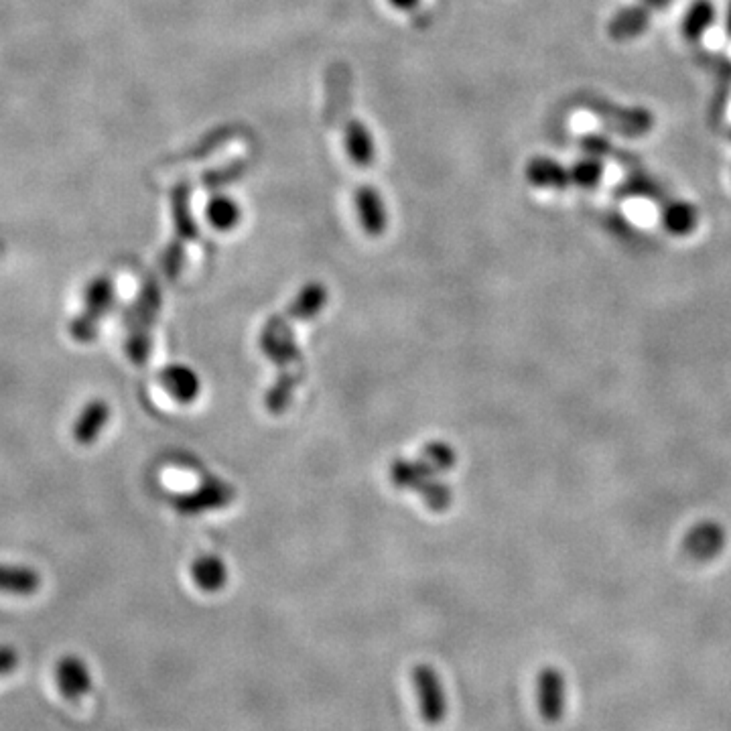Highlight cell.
Listing matches in <instances>:
<instances>
[{
  "instance_id": "cell-1",
  "label": "cell",
  "mask_w": 731,
  "mask_h": 731,
  "mask_svg": "<svg viewBox=\"0 0 731 731\" xmlns=\"http://www.w3.org/2000/svg\"><path fill=\"white\" fill-rule=\"evenodd\" d=\"M163 305V295L155 279H147L132 301V305L124 311L122 323L126 327L124 350L132 364L145 366L153 352V325Z\"/></svg>"
},
{
  "instance_id": "cell-2",
  "label": "cell",
  "mask_w": 731,
  "mask_h": 731,
  "mask_svg": "<svg viewBox=\"0 0 731 731\" xmlns=\"http://www.w3.org/2000/svg\"><path fill=\"white\" fill-rule=\"evenodd\" d=\"M295 321L297 319L289 311L269 319L260 334V348L277 366L279 374H293L303 378L305 366L301 352L295 344V331H293Z\"/></svg>"
},
{
  "instance_id": "cell-3",
  "label": "cell",
  "mask_w": 731,
  "mask_h": 731,
  "mask_svg": "<svg viewBox=\"0 0 731 731\" xmlns=\"http://www.w3.org/2000/svg\"><path fill=\"white\" fill-rule=\"evenodd\" d=\"M116 301V287L108 275L92 279L84 291V311L70 323V334L80 344H90L100 334V323Z\"/></svg>"
},
{
  "instance_id": "cell-4",
  "label": "cell",
  "mask_w": 731,
  "mask_h": 731,
  "mask_svg": "<svg viewBox=\"0 0 731 731\" xmlns=\"http://www.w3.org/2000/svg\"><path fill=\"white\" fill-rule=\"evenodd\" d=\"M413 685L421 719L427 725H441L447 717V695L439 673L431 664H417L413 669Z\"/></svg>"
},
{
  "instance_id": "cell-5",
  "label": "cell",
  "mask_w": 731,
  "mask_h": 731,
  "mask_svg": "<svg viewBox=\"0 0 731 731\" xmlns=\"http://www.w3.org/2000/svg\"><path fill=\"white\" fill-rule=\"evenodd\" d=\"M234 498H236V490L230 484H226L218 478H208L195 490L175 496L173 508L183 516H197V514H204L210 510H222V508L230 506L234 502Z\"/></svg>"
},
{
  "instance_id": "cell-6",
  "label": "cell",
  "mask_w": 731,
  "mask_h": 731,
  "mask_svg": "<svg viewBox=\"0 0 731 731\" xmlns=\"http://www.w3.org/2000/svg\"><path fill=\"white\" fill-rule=\"evenodd\" d=\"M725 543L727 533L719 522L701 520L687 530L683 549L695 561H711L725 549Z\"/></svg>"
},
{
  "instance_id": "cell-7",
  "label": "cell",
  "mask_w": 731,
  "mask_h": 731,
  "mask_svg": "<svg viewBox=\"0 0 731 731\" xmlns=\"http://www.w3.org/2000/svg\"><path fill=\"white\" fill-rule=\"evenodd\" d=\"M55 683L68 701H80L92 691V675L84 658L65 654L55 664Z\"/></svg>"
},
{
  "instance_id": "cell-8",
  "label": "cell",
  "mask_w": 731,
  "mask_h": 731,
  "mask_svg": "<svg viewBox=\"0 0 731 731\" xmlns=\"http://www.w3.org/2000/svg\"><path fill=\"white\" fill-rule=\"evenodd\" d=\"M325 80H327L325 82V88H327L325 120H327V124L336 126L348 114V108L352 104V98H350L352 74H350L346 63H334L327 70Z\"/></svg>"
},
{
  "instance_id": "cell-9",
  "label": "cell",
  "mask_w": 731,
  "mask_h": 731,
  "mask_svg": "<svg viewBox=\"0 0 731 731\" xmlns=\"http://www.w3.org/2000/svg\"><path fill=\"white\" fill-rule=\"evenodd\" d=\"M652 25V11L638 5H626L618 9L612 19L608 21V35L618 43H630L646 35V31Z\"/></svg>"
},
{
  "instance_id": "cell-10",
  "label": "cell",
  "mask_w": 731,
  "mask_h": 731,
  "mask_svg": "<svg viewBox=\"0 0 731 731\" xmlns=\"http://www.w3.org/2000/svg\"><path fill=\"white\" fill-rule=\"evenodd\" d=\"M159 382L167 390L169 396H173L177 403L189 405L199 398L202 392V382L199 376L183 364H169L159 372Z\"/></svg>"
},
{
  "instance_id": "cell-11",
  "label": "cell",
  "mask_w": 731,
  "mask_h": 731,
  "mask_svg": "<svg viewBox=\"0 0 731 731\" xmlns=\"http://www.w3.org/2000/svg\"><path fill=\"white\" fill-rule=\"evenodd\" d=\"M354 204L358 210V218L368 236H382L388 224L386 208L380 197V191L370 185H362L354 193Z\"/></svg>"
},
{
  "instance_id": "cell-12",
  "label": "cell",
  "mask_w": 731,
  "mask_h": 731,
  "mask_svg": "<svg viewBox=\"0 0 731 731\" xmlns=\"http://www.w3.org/2000/svg\"><path fill=\"white\" fill-rule=\"evenodd\" d=\"M524 175L528 179V183L539 189H555V191H563L571 185V177H569V167H565L563 163H559L553 157H533L526 163Z\"/></svg>"
},
{
  "instance_id": "cell-13",
  "label": "cell",
  "mask_w": 731,
  "mask_h": 731,
  "mask_svg": "<svg viewBox=\"0 0 731 731\" xmlns=\"http://www.w3.org/2000/svg\"><path fill=\"white\" fill-rule=\"evenodd\" d=\"M108 421H110V405L104 398H94V401L86 403L74 423L76 443L82 447L94 445L102 435V431L106 429Z\"/></svg>"
},
{
  "instance_id": "cell-14",
  "label": "cell",
  "mask_w": 731,
  "mask_h": 731,
  "mask_svg": "<svg viewBox=\"0 0 731 731\" xmlns=\"http://www.w3.org/2000/svg\"><path fill=\"white\" fill-rule=\"evenodd\" d=\"M699 220H701V214H699L697 206L691 204L689 199H671L669 204L662 206V212H660L662 228L677 238H685V236L693 234L699 226Z\"/></svg>"
},
{
  "instance_id": "cell-15",
  "label": "cell",
  "mask_w": 731,
  "mask_h": 731,
  "mask_svg": "<svg viewBox=\"0 0 731 731\" xmlns=\"http://www.w3.org/2000/svg\"><path fill=\"white\" fill-rule=\"evenodd\" d=\"M717 19H719V11L713 0H691L689 7L685 9V13L681 17V25H679L681 35L689 43H697L711 31V27L717 23Z\"/></svg>"
},
{
  "instance_id": "cell-16",
  "label": "cell",
  "mask_w": 731,
  "mask_h": 731,
  "mask_svg": "<svg viewBox=\"0 0 731 731\" xmlns=\"http://www.w3.org/2000/svg\"><path fill=\"white\" fill-rule=\"evenodd\" d=\"M435 476L439 474L433 472L421 457L417 461L394 459L390 468V478L396 488L413 490L417 494H421L435 480Z\"/></svg>"
},
{
  "instance_id": "cell-17",
  "label": "cell",
  "mask_w": 731,
  "mask_h": 731,
  "mask_svg": "<svg viewBox=\"0 0 731 731\" xmlns=\"http://www.w3.org/2000/svg\"><path fill=\"white\" fill-rule=\"evenodd\" d=\"M346 151L356 167H370L376 159V143L362 120H348L344 126Z\"/></svg>"
},
{
  "instance_id": "cell-18",
  "label": "cell",
  "mask_w": 731,
  "mask_h": 731,
  "mask_svg": "<svg viewBox=\"0 0 731 731\" xmlns=\"http://www.w3.org/2000/svg\"><path fill=\"white\" fill-rule=\"evenodd\" d=\"M171 216L175 224V242L187 244L191 240L199 238V228L193 220L191 208H189V185L179 183L171 193Z\"/></svg>"
},
{
  "instance_id": "cell-19",
  "label": "cell",
  "mask_w": 731,
  "mask_h": 731,
  "mask_svg": "<svg viewBox=\"0 0 731 731\" xmlns=\"http://www.w3.org/2000/svg\"><path fill=\"white\" fill-rule=\"evenodd\" d=\"M191 579L202 591L218 593L226 587L228 569L220 557L204 555L191 563Z\"/></svg>"
},
{
  "instance_id": "cell-20",
  "label": "cell",
  "mask_w": 731,
  "mask_h": 731,
  "mask_svg": "<svg viewBox=\"0 0 731 731\" xmlns=\"http://www.w3.org/2000/svg\"><path fill=\"white\" fill-rule=\"evenodd\" d=\"M41 587V575L25 565L0 563V593L33 595Z\"/></svg>"
},
{
  "instance_id": "cell-21",
  "label": "cell",
  "mask_w": 731,
  "mask_h": 731,
  "mask_svg": "<svg viewBox=\"0 0 731 731\" xmlns=\"http://www.w3.org/2000/svg\"><path fill=\"white\" fill-rule=\"evenodd\" d=\"M539 707L547 721H555L563 707V677L555 669H545L539 677Z\"/></svg>"
},
{
  "instance_id": "cell-22",
  "label": "cell",
  "mask_w": 731,
  "mask_h": 731,
  "mask_svg": "<svg viewBox=\"0 0 731 731\" xmlns=\"http://www.w3.org/2000/svg\"><path fill=\"white\" fill-rule=\"evenodd\" d=\"M327 299H329L327 287H323L321 283H309L299 291V295L287 307V311L297 321H309L323 311V307L327 305Z\"/></svg>"
},
{
  "instance_id": "cell-23",
  "label": "cell",
  "mask_w": 731,
  "mask_h": 731,
  "mask_svg": "<svg viewBox=\"0 0 731 731\" xmlns=\"http://www.w3.org/2000/svg\"><path fill=\"white\" fill-rule=\"evenodd\" d=\"M604 175H606V165H604L602 157L585 153L573 165H569L571 185H575L579 189H595L602 183Z\"/></svg>"
},
{
  "instance_id": "cell-24",
  "label": "cell",
  "mask_w": 731,
  "mask_h": 731,
  "mask_svg": "<svg viewBox=\"0 0 731 731\" xmlns=\"http://www.w3.org/2000/svg\"><path fill=\"white\" fill-rule=\"evenodd\" d=\"M206 218L218 232H230L238 226L242 214H240V208H238V204L234 202L232 197L218 195L208 204Z\"/></svg>"
},
{
  "instance_id": "cell-25",
  "label": "cell",
  "mask_w": 731,
  "mask_h": 731,
  "mask_svg": "<svg viewBox=\"0 0 731 731\" xmlns=\"http://www.w3.org/2000/svg\"><path fill=\"white\" fill-rule=\"evenodd\" d=\"M421 459L429 465V468L437 474H443V472H449L453 465L457 463V455L455 451L443 443V441H433L429 443L423 453H421Z\"/></svg>"
},
{
  "instance_id": "cell-26",
  "label": "cell",
  "mask_w": 731,
  "mask_h": 731,
  "mask_svg": "<svg viewBox=\"0 0 731 731\" xmlns=\"http://www.w3.org/2000/svg\"><path fill=\"white\" fill-rule=\"evenodd\" d=\"M246 171H248V163L246 161H234V163H230L226 167H220V169H214V171L206 173L204 175V185L210 187V189L224 187L228 183L238 181Z\"/></svg>"
},
{
  "instance_id": "cell-27",
  "label": "cell",
  "mask_w": 731,
  "mask_h": 731,
  "mask_svg": "<svg viewBox=\"0 0 731 731\" xmlns=\"http://www.w3.org/2000/svg\"><path fill=\"white\" fill-rule=\"evenodd\" d=\"M183 264H185V246L171 240L169 246L161 254V269H163L165 277L175 281L183 271Z\"/></svg>"
},
{
  "instance_id": "cell-28",
  "label": "cell",
  "mask_w": 731,
  "mask_h": 731,
  "mask_svg": "<svg viewBox=\"0 0 731 731\" xmlns=\"http://www.w3.org/2000/svg\"><path fill=\"white\" fill-rule=\"evenodd\" d=\"M19 660H21V656L13 646L0 644V677H7L11 673H15L19 667Z\"/></svg>"
},
{
  "instance_id": "cell-29",
  "label": "cell",
  "mask_w": 731,
  "mask_h": 731,
  "mask_svg": "<svg viewBox=\"0 0 731 731\" xmlns=\"http://www.w3.org/2000/svg\"><path fill=\"white\" fill-rule=\"evenodd\" d=\"M583 149L587 155H595V157H602L610 151V143L602 137H589L583 141Z\"/></svg>"
},
{
  "instance_id": "cell-30",
  "label": "cell",
  "mask_w": 731,
  "mask_h": 731,
  "mask_svg": "<svg viewBox=\"0 0 731 731\" xmlns=\"http://www.w3.org/2000/svg\"><path fill=\"white\" fill-rule=\"evenodd\" d=\"M388 3L398 11H413L419 7L421 0H388Z\"/></svg>"
},
{
  "instance_id": "cell-31",
  "label": "cell",
  "mask_w": 731,
  "mask_h": 731,
  "mask_svg": "<svg viewBox=\"0 0 731 731\" xmlns=\"http://www.w3.org/2000/svg\"><path fill=\"white\" fill-rule=\"evenodd\" d=\"M640 3H642L644 7H648L650 11H662V9L671 7V5L675 3V0H640Z\"/></svg>"
},
{
  "instance_id": "cell-32",
  "label": "cell",
  "mask_w": 731,
  "mask_h": 731,
  "mask_svg": "<svg viewBox=\"0 0 731 731\" xmlns=\"http://www.w3.org/2000/svg\"><path fill=\"white\" fill-rule=\"evenodd\" d=\"M723 27H725V33L731 37V0H727V5L723 9Z\"/></svg>"
}]
</instances>
